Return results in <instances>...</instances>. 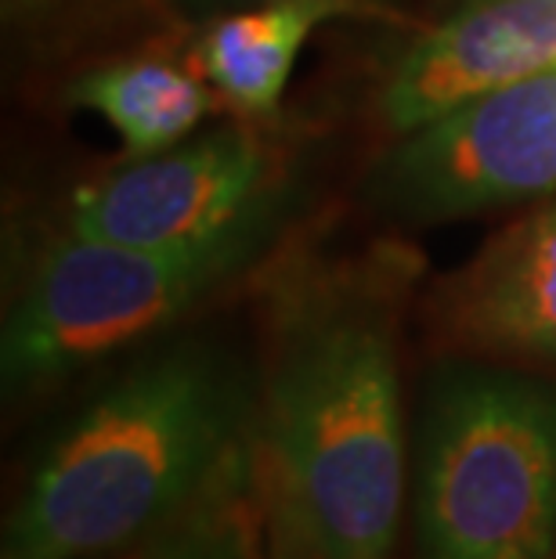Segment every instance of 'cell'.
Returning a JSON list of instances; mask_svg holds the SVG:
<instances>
[{
  "instance_id": "6da1fadb",
  "label": "cell",
  "mask_w": 556,
  "mask_h": 559,
  "mask_svg": "<svg viewBox=\"0 0 556 559\" xmlns=\"http://www.w3.org/2000/svg\"><path fill=\"white\" fill-rule=\"evenodd\" d=\"M275 559H387L405 487L394 296L333 278L279 318L253 419Z\"/></svg>"
},
{
  "instance_id": "7a4b0ae2",
  "label": "cell",
  "mask_w": 556,
  "mask_h": 559,
  "mask_svg": "<svg viewBox=\"0 0 556 559\" xmlns=\"http://www.w3.org/2000/svg\"><path fill=\"white\" fill-rule=\"evenodd\" d=\"M253 430L228 361L177 343L94 394L40 455L0 559H98L145 542Z\"/></svg>"
},
{
  "instance_id": "3957f363",
  "label": "cell",
  "mask_w": 556,
  "mask_h": 559,
  "mask_svg": "<svg viewBox=\"0 0 556 559\" xmlns=\"http://www.w3.org/2000/svg\"><path fill=\"white\" fill-rule=\"evenodd\" d=\"M419 559H553L556 390L488 365L434 379L416 451Z\"/></svg>"
},
{
  "instance_id": "277c9868",
  "label": "cell",
  "mask_w": 556,
  "mask_h": 559,
  "mask_svg": "<svg viewBox=\"0 0 556 559\" xmlns=\"http://www.w3.org/2000/svg\"><path fill=\"white\" fill-rule=\"evenodd\" d=\"M275 195L206 242L141 249L69 231L4 321V383L37 390L167 329L260 253Z\"/></svg>"
},
{
  "instance_id": "5b68a950",
  "label": "cell",
  "mask_w": 556,
  "mask_h": 559,
  "mask_svg": "<svg viewBox=\"0 0 556 559\" xmlns=\"http://www.w3.org/2000/svg\"><path fill=\"white\" fill-rule=\"evenodd\" d=\"M390 213L445 221L556 195V69L401 134L372 174Z\"/></svg>"
},
{
  "instance_id": "8992f818",
  "label": "cell",
  "mask_w": 556,
  "mask_h": 559,
  "mask_svg": "<svg viewBox=\"0 0 556 559\" xmlns=\"http://www.w3.org/2000/svg\"><path fill=\"white\" fill-rule=\"evenodd\" d=\"M271 195L257 138L242 127H217L84 188L73 231L141 249L192 246L235 228Z\"/></svg>"
},
{
  "instance_id": "52a82bcc",
  "label": "cell",
  "mask_w": 556,
  "mask_h": 559,
  "mask_svg": "<svg viewBox=\"0 0 556 559\" xmlns=\"http://www.w3.org/2000/svg\"><path fill=\"white\" fill-rule=\"evenodd\" d=\"M546 69H556V0H466L398 58L380 112L394 134H412Z\"/></svg>"
},
{
  "instance_id": "ba28073f",
  "label": "cell",
  "mask_w": 556,
  "mask_h": 559,
  "mask_svg": "<svg viewBox=\"0 0 556 559\" xmlns=\"http://www.w3.org/2000/svg\"><path fill=\"white\" fill-rule=\"evenodd\" d=\"M437 321L452 343L488 358H556V199L445 285Z\"/></svg>"
},
{
  "instance_id": "9c48e42d",
  "label": "cell",
  "mask_w": 556,
  "mask_h": 559,
  "mask_svg": "<svg viewBox=\"0 0 556 559\" xmlns=\"http://www.w3.org/2000/svg\"><path fill=\"white\" fill-rule=\"evenodd\" d=\"M347 0H268L221 15L199 44V69L246 112H271L286 91L304 40Z\"/></svg>"
},
{
  "instance_id": "30bf717a",
  "label": "cell",
  "mask_w": 556,
  "mask_h": 559,
  "mask_svg": "<svg viewBox=\"0 0 556 559\" xmlns=\"http://www.w3.org/2000/svg\"><path fill=\"white\" fill-rule=\"evenodd\" d=\"M76 109L98 112L123 138L130 156L177 145L210 112V91L167 62H120L80 76L69 91Z\"/></svg>"
},
{
  "instance_id": "8fae6325",
  "label": "cell",
  "mask_w": 556,
  "mask_h": 559,
  "mask_svg": "<svg viewBox=\"0 0 556 559\" xmlns=\"http://www.w3.org/2000/svg\"><path fill=\"white\" fill-rule=\"evenodd\" d=\"M138 559H275L253 430L181 513L141 542Z\"/></svg>"
},
{
  "instance_id": "7c38bea8",
  "label": "cell",
  "mask_w": 556,
  "mask_h": 559,
  "mask_svg": "<svg viewBox=\"0 0 556 559\" xmlns=\"http://www.w3.org/2000/svg\"><path fill=\"white\" fill-rule=\"evenodd\" d=\"M167 4H174L181 15H192V19H221V15H228V11L268 4V0H167Z\"/></svg>"
}]
</instances>
